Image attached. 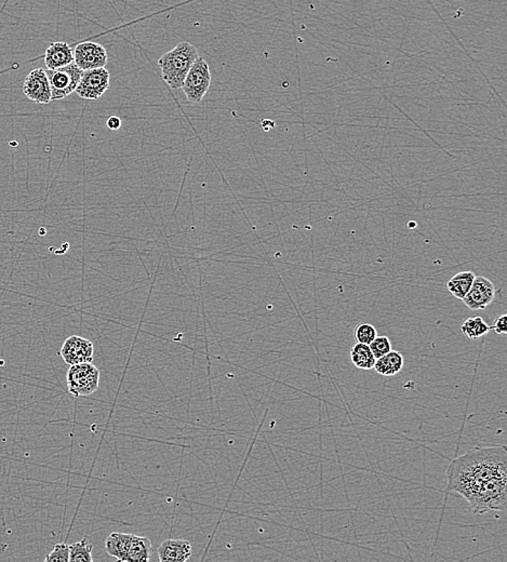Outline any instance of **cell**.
I'll return each instance as SVG.
<instances>
[{"instance_id":"6da1fadb","label":"cell","mask_w":507,"mask_h":562,"mask_svg":"<svg viewBox=\"0 0 507 562\" xmlns=\"http://www.w3.org/2000/svg\"><path fill=\"white\" fill-rule=\"evenodd\" d=\"M500 473H507L506 446L475 448L452 461L447 471V489L459 494Z\"/></svg>"},{"instance_id":"7a4b0ae2","label":"cell","mask_w":507,"mask_h":562,"mask_svg":"<svg viewBox=\"0 0 507 562\" xmlns=\"http://www.w3.org/2000/svg\"><path fill=\"white\" fill-rule=\"evenodd\" d=\"M467 500L472 512L482 515L492 510L505 512L507 502V473L496 475L480 485L467 488L459 492Z\"/></svg>"},{"instance_id":"3957f363","label":"cell","mask_w":507,"mask_h":562,"mask_svg":"<svg viewBox=\"0 0 507 562\" xmlns=\"http://www.w3.org/2000/svg\"><path fill=\"white\" fill-rule=\"evenodd\" d=\"M199 57L191 43L183 41L158 60L164 82L172 89H181L194 62Z\"/></svg>"},{"instance_id":"277c9868","label":"cell","mask_w":507,"mask_h":562,"mask_svg":"<svg viewBox=\"0 0 507 562\" xmlns=\"http://www.w3.org/2000/svg\"><path fill=\"white\" fill-rule=\"evenodd\" d=\"M69 393L74 397L90 396L98 390L100 371L91 362L72 364L66 374Z\"/></svg>"},{"instance_id":"5b68a950","label":"cell","mask_w":507,"mask_h":562,"mask_svg":"<svg viewBox=\"0 0 507 562\" xmlns=\"http://www.w3.org/2000/svg\"><path fill=\"white\" fill-rule=\"evenodd\" d=\"M210 84H211V73H210L209 64L204 57H198L183 82V92L189 102L199 103L207 94Z\"/></svg>"},{"instance_id":"8992f818","label":"cell","mask_w":507,"mask_h":562,"mask_svg":"<svg viewBox=\"0 0 507 562\" xmlns=\"http://www.w3.org/2000/svg\"><path fill=\"white\" fill-rule=\"evenodd\" d=\"M51 89V101L62 100L73 94L79 84L84 71L75 63L57 69H47Z\"/></svg>"},{"instance_id":"52a82bcc","label":"cell","mask_w":507,"mask_h":562,"mask_svg":"<svg viewBox=\"0 0 507 562\" xmlns=\"http://www.w3.org/2000/svg\"><path fill=\"white\" fill-rule=\"evenodd\" d=\"M109 78L111 76L105 67L84 71L76 94L84 100H98L109 89Z\"/></svg>"},{"instance_id":"ba28073f","label":"cell","mask_w":507,"mask_h":562,"mask_svg":"<svg viewBox=\"0 0 507 562\" xmlns=\"http://www.w3.org/2000/svg\"><path fill=\"white\" fill-rule=\"evenodd\" d=\"M108 60L104 47L98 43H82L74 50V63L82 71L102 69Z\"/></svg>"},{"instance_id":"9c48e42d","label":"cell","mask_w":507,"mask_h":562,"mask_svg":"<svg viewBox=\"0 0 507 562\" xmlns=\"http://www.w3.org/2000/svg\"><path fill=\"white\" fill-rule=\"evenodd\" d=\"M494 283L484 276H475L473 285L463 302L471 310H481L487 308L494 302L496 296Z\"/></svg>"},{"instance_id":"30bf717a","label":"cell","mask_w":507,"mask_h":562,"mask_svg":"<svg viewBox=\"0 0 507 562\" xmlns=\"http://www.w3.org/2000/svg\"><path fill=\"white\" fill-rule=\"evenodd\" d=\"M94 354V346L92 342L78 335L67 337L61 349L62 358L69 366L92 362Z\"/></svg>"},{"instance_id":"8fae6325","label":"cell","mask_w":507,"mask_h":562,"mask_svg":"<svg viewBox=\"0 0 507 562\" xmlns=\"http://www.w3.org/2000/svg\"><path fill=\"white\" fill-rule=\"evenodd\" d=\"M23 94L37 104H48L51 102L50 84L45 69H34L26 76Z\"/></svg>"},{"instance_id":"7c38bea8","label":"cell","mask_w":507,"mask_h":562,"mask_svg":"<svg viewBox=\"0 0 507 562\" xmlns=\"http://www.w3.org/2000/svg\"><path fill=\"white\" fill-rule=\"evenodd\" d=\"M162 562H184L191 556V545L185 539H166L157 549Z\"/></svg>"},{"instance_id":"4fadbf2b","label":"cell","mask_w":507,"mask_h":562,"mask_svg":"<svg viewBox=\"0 0 507 562\" xmlns=\"http://www.w3.org/2000/svg\"><path fill=\"white\" fill-rule=\"evenodd\" d=\"M74 62V50L69 43L57 41L51 43L45 55V64L48 69L67 67Z\"/></svg>"},{"instance_id":"5bb4252c","label":"cell","mask_w":507,"mask_h":562,"mask_svg":"<svg viewBox=\"0 0 507 562\" xmlns=\"http://www.w3.org/2000/svg\"><path fill=\"white\" fill-rule=\"evenodd\" d=\"M132 539H133L132 534L112 533L105 541V549L109 556L116 558L118 561L126 562L130 547H131Z\"/></svg>"},{"instance_id":"9a60e30c","label":"cell","mask_w":507,"mask_h":562,"mask_svg":"<svg viewBox=\"0 0 507 562\" xmlns=\"http://www.w3.org/2000/svg\"><path fill=\"white\" fill-rule=\"evenodd\" d=\"M403 368V356L399 352L391 351L386 355L378 358L374 362L373 369L384 376L399 374Z\"/></svg>"},{"instance_id":"2e32d148","label":"cell","mask_w":507,"mask_h":562,"mask_svg":"<svg viewBox=\"0 0 507 562\" xmlns=\"http://www.w3.org/2000/svg\"><path fill=\"white\" fill-rule=\"evenodd\" d=\"M475 279V274L472 271H459L450 278L446 283L447 289L457 300H463L469 293Z\"/></svg>"},{"instance_id":"e0dca14e","label":"cell","mask_w":507,"mask_h":562,"mask_svg":"<svg viewBox=\"0 0 507 562\" xmlns=\"http://www.w3.org/2000/svg\"><path fill=\"white\" fill-rule=\"evenodd\" d=\"M152 556V542L148 537L133 535L126 562H146Z\"/></svg>"},{"instance_id":"ac0fdd59","label":"cell","mask_w":507,"mask_h":562,"mask_svg":"<svg viewBox=\"0 0 507 562\" xmlns=\"http://www.w3.org/2000/svg\"><path fill=\"white\" fill-rule=\"evenodd\" d=\"M350 360L358 369L371 370L376 362V357L373 356L369 345L357 343L350 349Z\"/></svg>"},{"instance_id":"d6986e66","label":"cell","mask_w":507,"mask_h":562,"mask_svg":"<svg viewBox=\"0 0 507 562\" xmlns=\"http://www.w3.org/2000/svg\"><path fill=\"white\" fill-rule=\"evenodd\" d=\"M490 330H491V327L484 322L481 317L469 318L461 327L462 333L471 339H480L487 335Z\"/></svg>"},{"instance_id":"ffe728a7","label":"cell","mask_w":507,"mask_h":562,"mask_svg":"<svg viewBox=\"0 0 507 562\" xmlns=\"http://www.w3.org/2000/svg\"><path fill=\"white\" fill-rule=\"evenodd\" d=\"M69 561L71 562H92V545L84 537L79 542L69 545Z\"/></svg>"},{"instance_id":"44dd1931","label":"cell","mask_w":507,"mask_h":562,"mask_svg":"<svg viewBox=\"0 0 507 562\" xmlns=\"http://www.w3.org/2000/svg\"><path fill=\"white\" fill-rule=\"evenodd\" d=\"M354 335H355L357 343L369 345L373 339L378 337V333H377V329L370 323H360L356 327Z\"/></svg>"},{"instance_id":"7402d4cb","label":"cell","mask_w":507,"mask_h":562,"mask_svg":"<svg viewBox=\"0 0 507 562\" xmlns=\"http://www.w3.org/2000/svg\"><path fill=\"white\" fill-rule=\"evenodd\" d=\"M369 347H370L373 356L376 357V359H378V358L386 355L387 353L391 351V343L389 337L383 335V337H377L376 339H373L369 344Z\"/></svg>"},{"instance_id":"603a6c76","label":"cell","mask_w":507,"mask_h":562,"mask_svg":"<svg viewBox=\"0 0 507 562\" xmlns=\"http://www.w3.org/2000/svg\"><path fill=\"white\" fill-rule=\"evenodd\" d=\"M46 562H69V545L65 543L55 545V549L51 553L45 558Z\"/></svg>"},{"instance_id":"cb8c5ba5","label":"cell","mask_w":507,"mask_h":562,"mask_svg":"<svg viewBox=\"0 0 507 562\" xmlns=\"http://www.w3.org/2000/svg\"><path fill=\"white\" fill-rule=\"evenodd\" d=\"M491 330H494L496 335H505L507 333V316L505 314L496 317L494 320V326L491 327Z\"/></svg>"},{"instance_id":"d4e9b609","label":"cell","mask_w":507,"mask_h":562,"mask_svg":"<svg viewBox=\"0 0 507 562\" xmlns=\"http://www.w3.org/2000/svg\"><path fill=\"white\" fill-rule=\"evenodd\" d=\"M106 125L108 129L118 130L119 128L121 127V118L117 116L109 117V118L107 119Z\"/></svg>"}]
</instances>
